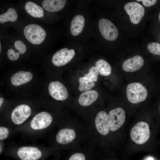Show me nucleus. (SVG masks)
<instances>
[{
	"label": "nucleus",
	"mask_w": 160,
	"mask_h": 160,
	"mask_svg": "<svg viewBox=\"0 0 160 160\" xmlns=\"http://www.w3.org/2000/svg\"><path fill=\"white\" fill-rule=\"evenodd\" d=\"M126 89L127 98L132 103L136 104L142 102L147 97V89L140 83H130L127 85Z\"/></svg>",
	"instance_id": "nucleus-1"
},
{
	"label": "nucleus",
	"mask_w": 160,
	"mask_h": 160,
	"mask_svg": "<svg viewBox=\"0 0 160 160\" xmlns=\"http://www.w3.org/2000/svg\"><path fill=\"white\" fill-rule=\"evenodd\" d=\"M150 131L148 124L144 121L137 123L132 129L130 136L132 140L136 144H143L149 139Z\"/></svg>",
	"instance_id": "nucleus-2"
},
{
	"label": "nucleus",
	"mask_w": 160,
	"mask_h": 160,
	"mask_svg": "<svg viewBox=\"0 0 160 160\" xmlns=\"http://www.w3.org/2000/svg\"><path fill=\"white\" fill-rule=\"evenodd\" d=\"M24 33L29 41L36 45L41 43L46 36L44 30L40 25L35 24L26 26L24 29Z\"/></svg>",
	"instance_id": "nucleus-3"
},
{
	"label": "nucleus",
	"mask_w": 160,
	"mask_h": 160,
	"mask_svg": "<svg viewBox=\"0 0 160 160\" xmlns=\"http://www.w3.org/2000/svg\"><path fill=\"white\" fill-rule=\"evenodd\" d=\"M98 25L101 35L106 40L113 41L117 38L118 29L110 20L104 18H101L99 21Z\"/></svg>",
	"instance_id": "nucleus-4"
},
{
	"label": "nucleus",
	"mask_w": 160,
	"mask_h": 160,
	"mask_svg": "<svg viewBox=\"0 0 160 160\" xmlns=\"http://www.w3.org/2000/svg\"><path fill=\"white\" fill-rule=\"evenodd\" d=\"M124 8L129 16L130 21L134 24L139 23L144 15V8L137 2L128 3L125 5Z\"/></svg>",
	"instance_id": "nucleus-5"
},
{
	"label": "nucleus",
	"mask_w": 160,
	"mask_h": 160,
	"mask_svg": "<svg viewBox=\"0 0 160 160\" xmlns=\"http://www.w3.org/2000/svg\"><path fill=\"white\" fill-rule=\"evenodd\" d=\"M110 129L115 131L119 129L124 124L125 119V113L121 108H117L113 109L109 113Z\"/></svg>",
	"instance_id": "nucleus-6"
},
{
	"label": "nucleus",
	"mask_w": 160,
	"mask_h": 160,
	"mask_svg": "<svg viewBox=\"0 0 160 160\" xmlns=\"http://www.w3.org/2000/svg\"><path fill=\"white\" fill-rule=\"evenodd\" d=\"M75 54L73 49H69L67 48L62 49L56 52L53 56L52 62L55 66H63L69 62Z\"/></svg>",
	"instance_id": "nucleus-7"
},
{
	"label": "nucleus",
	"mask_w": 160,
	"mask_h": 160,
	"mask_svg": "<svg viewBox=\"0 0 160 160\" xmlns=\"http://www.w3.org/2000/svg\"><path fill=\"white\" fill-rule=\"evenodd\" d=\"M52 120V117L49 113L42 112L33 117L31 122L30 126L34 130L43 129L50 125Z\"/></svg>",
	"instance_id": "nucleus-8"
},
{
	"label": "nucleus",
	"mask_w": 160,
	"mask_h": 160,
	"mask_svg": "<svg viewBox=\"0 0 160 160\" xmlns=\"http://www.w3.org/2000/svg\"><path fill=\"white\" fill-rule=\"evenodd\" d=\"M31 109L28 105L21 104L15 107L11 114V119L15 124L19 125L22 124L30 116Z\"/></svg>",
	"instance_id": "nucleus-9"
},
{
	"label": "nucleus",
	"mask_w": 160,
	"mask_h": 160,
	"mask_svg": "<svg viewBox=\"0 0 160 160\" xmlns=\"http://www.w3.org/2000/svg\"><path fill=\"white\" fill-rule=\"evenodd\" d=\"M50 95L53 98L59 100H64L68 97V93L65 86L58 81L51 82L48 86Z\"/></svg>",
	"instance_id": "nucleus-10"
},
{
	"label": "nucleus",
	"mask_w": 160,
	"mask_h": 160,
	"mask_svg": "<svg viewBox=\"0 0 160 160\" xmlns=\"http://www.w3.org/2000/svg\"><path fill=\"white\" fill-rule=\"evenodd\" d=\"M17 154L22 160H37L42 156L41 151L37 148L31 146L20 147Z\"/></svg>",
	"instance_id": "nucleus-11"
},
{
	"label": "nucleus",
	"mask_w": 160,
	"mask_h": 160,
	"mask_svg": "<svg viewBox=\"0 0 160 160\" xmlns=\"http://www.w3.org/2000/svg\"><path fill=\"white\" fill-rule=\"evenodd\" d=\"M96 127L98 132L103 135H105L109 132L108 116L104 111L99 112L95 118Z\"/></svg>",
	"instance_id": "nucleus-12"
},
{
	"label": "nucleus",
	"mask_w": 160,
	"mask_h": 160,
	"mask_svg": "<svg viewBox=\"0 0 160 160\" xmlns=\"http://www.w3.org/2000/svg\"><path fill=\"white\" fill-rule=\"evenodd\" d=\"M144 60L141 56L137 55L125 60L123 63L122 69L127 72H133L139 70L143 66Z\"/></svg>",
	"instance_id": "nucleus-13"
},
{
	"label": "nucleus",
	"mask_w": 160,
	"mask_h": 160,
	"mask_svg": "<svg viewBox=\"0 0 160 160\" xmlns=\"http://www.w3.org/2000/svg\"><path fill=\"white\" fill-rule=\"evenodd\" d=\"M76 136V133L74 130L64 128L58 132L56 136V140L59 144H66L72 141Z\"/></svg>",
	"instance_id": "nucleus-14"
},
{
	"label": "nucleus",
	"mask_w": 160,
	"mask_h": 160,
	"mask_svg": "<svg viewBox=\"0 0 160 160\" xmlns=\"http://www.w3.org/2000/svg\"><path fill=\"white\" fill-rule=\"evenodd\" d=\"M33 77L31 72L21 71L12 76L11 81L13 85L19 86L28 82L32 79Z\"/></svg>",
	"instance_id": "nucleus-15"
},
{
	"label": "nucleus",
	"mask_w": 160,
	"mask_h": 160,
	"mask_svg": "<svg viewBox=\"0 0 160 160\" xmlns=\"http://www.w3.org/2000/svg\"><path fill=\"white\" fill-rule=\"evenodd\" d=\"M85 24V19L83 16L78 15L75 16L72 19L70 25V30L71 34L76 36L81 32Z\"/></svg>",
	"instance_id": "nucleus-16"
},
{
	"label": "nucleus",
	"mask_w": 160,
	"mask_h": 160,
	"mask_svg": "<svg viewBox=\"0 0 160 160\" xmlns=\"http://www.w3.org/2000/svg\"><path fill=\"white\" fill-rule=\"evenodd\" d=\"M98 96L97 92L95 90L85 91L80 95L78 102L81 105L86 106L89 105L95 102Z\"/></svg>",
	"instance_id": "nucleus-17"
},
{
	"label": "nucleus",
	"mask_w": 160,
	"mask_h": 160,
	"mask_svg": "<svg viewBox=\"0 0 160 160\" xmlns=\"http://www.w3.org/2000/svg\"><path fill=\"white\" fill-rule=\"evenodd\" d=\"M66 2L65 0H45L43 1L42 5L47 11L51 12L60 11L64 7Z\"/></svg>",
	"instance_id": "nucleus-18"
},
{
	"label": "nucleus",
	"mask_w": 160,
	"mask_h": 160,
	"mask_svg": "<svg viewBox=\"0 0 160 160\" xmlns=\"http://www.w3.org/2000/svg\"><path fill=\"white\" fill-rule=\"evenodd\" d=\"M27 12L32 17L35 18H41L44 14L43 9L36 4L31 1L27 2L25 6Z\"/></svg>",
	"instance_id": "nucleus-19"
},
{
	"label": "nucleus",
	"mask_w": 160,
	"mask_h": 160,
	"mask_svg": "<svg viewBox=\"0 0 160 160\" xmlns=\"http://www.w3.org/2000/svg\"><path fill=\"white\" fill-rule=\"evenodd\" d=\"M95 66L101 75L108 76L111 73V68L108 63L104 60L101 59L95 63Z\"/></svg>",
	"instance_id": "nucleus-20"
},
{
	"label": "nucleus",
	"mask_w": 160,
	"mask_h": 160,
	"mask_svg": "<svg viewBox=\"0 0 160 160\" xmlns=\"http://www.w3.org/2000/svg\"><path fill=\"white\" fill-rule=\"evenodd\" d=\"M18 18V15L15 10L10 8L7 12L0 15V23H3L7 21L15 22Z\"/></svg>",
	"instance_id": "nucleus-21"
},
{
	"label": "nucleus",
	"mask_w": 160,
	"mask_h": 160,
	"mask_svg": "<svg viewBox=\"0 0 160 160\" xmlns=\"http://www.w3.org/2000/svg\"><path fill=\"white\" fill-rule=\"evenodd\" d=\"M79 82V90L80 92L89 91L95 85L94 81L85 77H80Z\"/></svg>",
	"instance_id": "nucleus-22"
},
{
	"label": "nucleus",
	"mask_w": 160,
	"mask_h": 160,
	"mask_svg": "<svg viewBox=\"0 0 160 160\" xmlns=\"http://www.w3.org/2000/svg\"><path fill=\"white\" fill-rule=\"evenodd\" d=\"M149 51L155 55H160V44L153 42L149 43L147 45Z\"/></svg>",
	"instance_id": "nucleus-23"
},
{
	"label": "nucleus",
	"mask_w": 160,
	"mask_h": 160,
	"mask_svg": "<svg viewBox=\"0 0 160 160\" xmlns=\"http://www.w3.org/2000/svg\"><path fill=\"white\" fill-rule=\"evenodd\" d=\"M15 47L20 52V54L25 53L26 50V47L25 44L21 41H16L14 43Z\"/></svg>",
	"instance_id": "nucleus-24"
},
{
	"label": "nucleus",
	"mask_w": 160,
	"mask_h": 160,
	"mask_svg": "<svg viewBox=\"0 0 160 160\" xmlns=\"http://www.w3.org/2000/svg\"><path fill=\"white\" fill-rule=\"evenodd\" d=\"M20 54L19 52H16L15 50L10 49H9L7 52V56L8 58L11 60H17Z\"/></svg>",
	"instance_id": "nucleus-25"
},
{
	"label": "nucleus",
	"mask_w": 160,
	"mask_h": 160,
	"mask_svg": "<svg viewBox=\"0 0 160 160\" xmlns=\"http://www.w3.org/2000/svg\"><path fill=\"white\" fill-rule=\"evenodd\" d=\"M9 134V130L7 128L0 127V140H2L6 139Z\"/></svg>",
	"instance_id": "nucleus-26"
},
{
	"label": "nucleus",
	"mask_w": 160,
	"mask_h": 160,
	"mask_svg": "<svg viewBox=\"0 0 160 160\" xmlns=\"http://www.w3.org/2000/svg\"><path fill=\"white\" fill-rule=\"evenodd\" d=\"M69 160H85V158L83 154L78 153L72 155Z\"/></svg>",
	"instance_id": "nucleus-27"
},
{
	"label": "nucleus",
	"mask_w": 160,
	"mask_h": 160,
	"mask_svg": "<svg viewBox=\"0 0 160 160\" xmlns=\"http://www.w3.org/2000/svg\"><path fill=\"white\" fill-rule=\"evenodd\" d=\"M136 1H142L143 5L146 7H149L154 5L157 1L156 0H137Z\"/></svg>",
	"instance_id": "nucleus-28"
},
{
	"label": "nucleus",
	"mask_w": 160,
	"mask_h": 160,
	"mask_svg": "<svg viewBox=\"0 0 160 160\" xmlns=\"http://www.w3.org/2000/svg\"><path fill=\"white\" fill-rule=\"evenodd\" d=\"M84 77L87 78L94 82L97 81L98 79L97 76L89 73L85 74L84 75Z\"/></svg>",
	"instance_id": "nucleus-29"
},
{
	"label": "nucleus",
	"mask_w": 160,
	"mask_h": 160,
	"mask_svg": "<svg viewBox=\"0 0 160 160\" xmlns=\"http://www.w3.org/2000/svg\"><path fill=\"white\" fill-rule=\"evenodd\" d=\"M89 73H91L97 76L99 74V72L95 66L90 67L89 70Z\"/></svg>",
	"instance_id": "nucleus-30"
},
{
	"label": "nucleus",
	"mask_w": 160,
	"mask_h": 160,
	"mask_svg": "<svg viewBox=\"0 0 160 160\" xmlns=\"http://www.w3.org/2000/svg\"><path fill=\"white\" fill-rule=\"evenodd\" d=\"M4 101V98L2 97L0 98V107H1Z\"/></svg>",
	"instance_id": "nucleus-31"
},
{
	"label": "nucleus",
	"mask_w": 160,
	"mask_h": 160,
	"mask_svg": "<svg viewBox=\"0 0 160 160\" xmlns=\"http://www.w3.org/2000/svg\"><path fill=\"white\" fill-rule=\"evenodd\" d=\"M147 160H153V159L151 157L148 158Z\"/></svg>",
	"instance_id": "nucleus-32"
},
{
	"label": "nucleus",
	"mask_w": 160,
	"mask_h": 160,
	"mask_svg": "<svg viewBox=\"0 0 160 160\" xmlns=\"http://www.w3.org/2000/svg\"><path fill=\"white\" fill-rule=\"evenodd\" d=\"M159 20L160 21V12H159Z\"/></svg>",
	"instance_id": "nucleus-33"
},
{
	"label": "nucleus",
	"mask_w": 160,
	"mask_h": 160,
	"mask_svg": "<svg viewBox=\"0 0 160 160\" xmlns=\"http://www.w3.org/2000/svg\"><path fill=\"white\" fill-rule=\"evenodd\" d=\"M1 43L0 42V52H1Z\"/></svg>",
	"instance_id": "nucleus-34"
},
{
	"label": "nucleus",
	"mask_w": 160,
	"mask_h": 160,
	"mask_svg": "<svg viewBox=\"0 0 160 160\" xmlns=\"http://www.w3.org/2000/svg\"><path fill=\"white\" fill-rule=\"evenodd\" d=\"M159 110H160V108H159Z\"/></svg>",
	"instance_id": "nucleus-35"
}]
</instances>
